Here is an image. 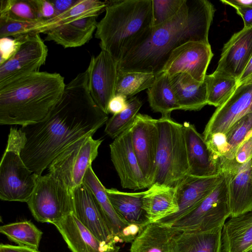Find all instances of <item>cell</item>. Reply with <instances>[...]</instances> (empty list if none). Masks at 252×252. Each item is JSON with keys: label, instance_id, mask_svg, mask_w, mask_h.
I'll return each mask as SVG.
<instances>
[{"label": "cell", "instance_id": "obj_35", "mask_svg": "<svg viewBox=\"0 0 252 252\" xmlns=\"http://www.w3.org/2000/svg\"><path fill=\"white\" fill-rule=\"evenodd\" d=\"M142 104V102L137 96L128 99L125 109L113 115L108 119L106 123L105 133L115 139L129 128L135 121Z\"/></svg>", "mask_w": 252, "mask_h": 252}, {"label": "cell", "instance_id": "obj_3", "mask_svg": "<svg viewBox=\"0 0 252 252\" xmlns=\"http://www.w3.org/2000/svg\"><path fill=\"white\" fill-rule=\"evenodd\" d=\"M65 84L60 73H31L0 87V124L32 125L42 120L61 98Z\"/></svg>", "mask_w": 252, "mask_h": 252}, {"label": "cell", "instance_id": "obj_6", "mask_svg": "<svg viewBox=\"0 0 252 252\" xmlns=\"http://www.w3.org/2000/svg\"><path fill=\"white\" fill-rule=\"evenodd\" d=\"M24 134L11 127L0 163V198L3 201L27 202L35 187L38 175L26 165L21 156Z\"/></svg>", "mask_w": 252, "mask_h": 252}, {"label": "cell", "instance_id": "obj_40", "mask_svg": "<svg viewBox=\"0 0 252 252\" xmlns=\"http://www.w3.org/2000/svg\"><path fill=\"white\" fill-rule=\"evenodd\" d=\"M204 139L209 149L217 159L227 152L228 145L225 134L216 133Z\"/></svg>", "mask_w": 252, "mask_h": 252}, {"label": "cell", "instance_id": "obj_2", "mask_svg": "<svg viewBox=\"0 0 252 252\" xmlns=\"http://www.w3.org/2000/svg\"><path fill=\"white\" fill-rule=\"evenodd\" d=\"M215 8L207 0H186L170 19L152 27L118 63V71L141 72L157 75L172 52L189 41L209 43V31Z\"/></svg>", "mask_w": 252, "mask_h": 252}, {"label": "cell", "instance_id": "obj_17", "mask_svg": "<svg viewBox=\"0 0 252 252\" xmlns=\"http://www.w3.org/2000/svg\"><path fill=\"white\" fill-rule=\"evenodd\" d=\"M83 184L94 195L104 221L116 243H132L144 227L129 223L118 215L108 198L106 188L95 175L92 166L87 170Z\"/></svg>", "mask_w": 252, "mask_h": 252}, {"label": "cell", "instance_id": "obj_36", "mask_svg": "<svg viewBox=\"0 0 252 252\" xmlns=\"http://www.w3.org/2000/svg\"><path fill=\"white\" fill-rule=\"evenodd\" d=\"M0 19L21 21L39 19L35 0H0Z\"/></svg>", "mask_w": 252, "mask_h": 252}, {"label": "cell", "instance_id": "obj_43", "mask_svg": "<svg viewBox=\"0 0 252 252\" xmlns=\"http://www.w3.org/2000/svg\"><path fill=\"white\" fill-rule=\"evenodd\" d=\"M39 19L48 20L57 15L51 0H35Z\"/></svg>", "mask_w": 252, "mask_h": 252}, {"label": "cell", "instance_id": "obj_16", "mask_svg": "<svg viewBox=\"0 0 252 252\" xmlns=\"http://www.w3.org/2000/svg\"><path fill=\"white\" fill-rule=\"evenodd\" d=\"M111 161L124 189L139 190L148 188L134 153L130 127L110 144Z\"/></svg>", "mask_w": 252, "mask_h": 252}, {"label": "cell", "instance_id": "obj_9", "mask_svg": "<svg viewBox=\"0 0 252 252\" xmlns=\"http://www.w3.org/2000/svg\"><path fill=\"white\" fill-rule=\"evenodd\" d=\"M223 173V178L212 192L172 227L180 231H207L223 227L230 217L227 178Z\"/></svg>", "mask_w": 252, "mask_h": 252}, {"label": "cell", "instance_id": "obj_44", "mask_svg": "<svg viewBox=\"0 0 252 252\" xmlns=\"http://www.w3.org/2000/svg\"><path fill=\"white\" fill-rule=\"evenodd\" d=\"M127 99L121 95H115L110 100L108 106V113L118 114L127 106Z\"/></svg>", "mask_w": 252, "mask_h": 252}, {"label": "cell", "instance_id": "obj_22", "mask_svg": "<svg viewBox=\"0 0 252 252\" xmlns=\"http://www.w3.org/2000/svg\"><path fill=\"white\" fill-rule=\"evenodd\" d=\"M252 56V28H243L224 45L216 70L239 80Z\"/></svg>", "mask_w": 252, "mask_h": 252}, {"label": "cell", "instance_id": "obj_20", "mask_svg": "<svg viewBox=\"0 0 252 252\" xmlns=\"http://www.w3.org/2000/svg\"><path fill=\"white\" fill-rule=\"evenodd\" d=\"M71 190L75 216L100 241L117 244L90 190L82 184Z\"/></svg>", "mask_w": 252, "mask_h": 252}, {"label": "cell", "instance_id": "obj_1", "mask_svg": "<svg viewBox=\"0 0 252 252\" xmlns=\"http://www.w3.org/2000/svg\"><path fill=\"white\" fill-rule=\"evenodd\" d=\"M88 80L86 69L65 85L61 98L45 118L20 128L25 137L21 158L36 175H41L69 145L93 136L108 120L92 97Z\"/></svg>", "mask_w": 252, "mask_h": 252}, {"label": "cell", "instance_id": "obj_39", "mask_svg": "<svg viewBox=\"0 0 252 252\" xmlns=\"http://www.w3.org/2000/svg\"><path fill=\"white\" fill-rule=\"evenodd\" d=\"M186 0H152V27L167 21L179 11Z\"/></svg>", "mask_w": 252, "mask_h": 252}, {"label": "cell", "instance_id": "obj_48", "mask_svg": "<svg viewBox=\"0 0 252 252\" xmlns=\"http://www.w3.org/2000/svg\"><path fill=\"white\" fill-rule=\"evenodd\" d=\"M252 78V56L243 74L238 80V84Z\"/></svg>", "mask_w": 252, "mask_h": 252}, {"label": "cell", "instance_id": "obj_45", "mask_svg": "<svg viewBox=\"0 0 252 252\" xmlns=\"http://www.w3.org/2000/svg\"><path fill=\"white\" fill-rule=\"evenodd\" d=\"M243 19L245 28H252V7L230 4Z\"/></svg>", "mask_w": 252, "mask_h": 252}, {"label": "cell", "instance_id": "obj_5", "mask_svg": "<svg viewBox=\"0 0 252 252\" xmlns=\"http://www.w3.org/2000/svg\"><path fill=\"white\" fill-rule=\"evenodd\" d=\"M157 125L159 138L152 185L177 188L189 172L183 125L170 116H161Z\"/></svg>", "mask_w": 252, "mask_h": 252}, {"label": "cell", "instance_id": "obj_14", "mask_svg": "<svg viewBox=\"0 0 252 252\" xmlns=\"http://www.w3.org/2000/svg\"><path fill=\"white\" fill-rule=\"evenodd\" d=\"M87 70L91 95L97 105L108 114V104L115 94L117 63L110 54L101 50L96 56L92 57Z\"/></svg>", "mask_w": 252, "mask_h": 252}, {"label": "cell", "instance_id": "obj_23", "mask_svg": "<svg viewBox=\"0 0 252 252\" xmlns=\"http://www.w3.org/2000/svg\"><path fill=\"white\" fill-rule=\"evenodd\" d=\"M143 209L148 224L176 214L179 210L177 188L152 185L144 191Z\"/></svg>", "mask_w": 252, "mask_h": 252}, {"label": "cell", "instance_id": "obj_7", "mask_svg": "<svg viewBox=\"0 0 252 252\" xmlns=\"http://www.w3.org/2000/svg\"><path fill=\"white\" fill-rule=\"evenodd\" d=\"M38 222L56 223L73 212L71 190L49 173L38 176L27 202Z\"/></svg>", "mask_w": 252, "mask_h": 252}, {"label": "cell", "instance_id": "obj_47", "mask_svg": "<svg viewBox=\"0 0 252 252\" xmlns=\"http://www.w3.org/2000/svg\"><path fill=\"white\" fill-rule=\"evenodd\" d=\"M57 15L62 13L70 8L76 1L75 0H51Z\"/></svg>", "mask_w": 252, "mask_h": 252}, {"label": "cell", "instance_id": "obj_24", "mask_svg": "<svg viewBox=\"0 0 252 252\" xmlns=\"http://www.w3.org/2000/svg\"><path fill=\"white\" fill-rule=\"evenodd\" d=\"M97 17L90 16L61 25L46 32L45 40L53 41L64 48L80 47L92 38Z\"/></svg>", "mask_w": 252, "mask_h": 252}, {"label": "cell", "instance_id": "obj_15", "mask_svg": "<svg viewBox=\"0 0 252 252\" xmlns=\"http://www.w3.org/2000/svg\"><path fill=\"white\" fill-rule=\"evenodd\" d=\"M213 56L210 43L189 41L172 52L162 72L170 76L186 73L198 81L204 82Z\"/></svg>", "mask_w": 252, "mask_h": 252}, {"label": "cell", "instance_id": "obj_28", "mask_svg": "<svg viewBox=\"0 0 252 252\" xmlns=\"http://www.w3.org/2000/svg\"><path fill=\"white\" fill-rule=\"evenodd\" d=\"M222 228L207 231H179L174 238V252H221Z\"/></svg>", "mask_w": 252, "mask_h": 252}, {"label": "cell", "instance_id": "obj_19", "mask_svg": "<svg viewBox=\"0 0 252 252\" xmlns=\"http://www.w3.org/2000/svg\"><path fill=\"white\" fill-rule=\"evenodd\" d=\"M182 125L189 165L188 176L206 178L220 175L219 159L210 151L203 135L193 125L187 122Z\"/></svg>", "mask_w": 252, "mask_h": 252}, {"label": "cell", "instance_id": "obj_31", "mask_svg": "<svg viewBox=\"0 0 252 252\" xmlns=\"http://www.w3.org/2000/svg\"><path fill=\"white\" fill-rule=\"evenodd\" d=\"M108 0H77L66 11L46 20L47 32L61 25L90 16H98L105 10Z\"/></svg>", "mask_w": 252, "mask_h": 252}, {"label": "cell", "instance_id": "obj_4", "mask_svg": "<svg viewBox=\"0 0 252 252\" xmlns=\"http://www.w3.org/2000/svg\"><path fill=\"white\" fill-rule=\"evenodd\" d=\"M94 34L117 64L152 27V0H108Z\"/></svg>", "mask_w": 252, "mask_h": 252}, {"label": "cell", "instance_id": "obj_13", "mask_svg": "<svg viewBox=\"0 0 252 252\" xmlns=\"http://www.w3.org/2000/svg\"><path fill=\"white\" fill-rule=\"evenodd\" d=\"M130 129L133 148L149 188L153 184L158 144L157 119L138 113Z\"/></svg>", "mask_w": 252, "mask_h": 252}, {"label": "cell", "instance_id": "obj_33", "mask_svg": "<svg viewBox=\"0 0 252 252\" xmlns=\"http://www.w3.org/2000/svg\"><path fill=\"white\" fill-rule=\"evenodd\" d=\"M0 232L18 246L38 250L42 232L29 220L11 223L0 227Z\"/></svg>", "mask_w": 252, "mask_h": 252}, {"label": "cell", "instance_id": "obj_11", "mask_svg": "<svg viewBox=\"0 0 252 252\" xmlns=\"http://www.w3.org/2000/svg\"><path fill=\"white\" fill-rule=\"evenodd\" d=\"M250 113H252V78L238 84L230 97L217 107L205 127L204 138L216 133L226 134Z\"/></svg>", "mask_w": 252, "mask_h": 252}, {"label": "cell", "instance_id": "obj_30", "mask_svg": "<svg viewBox=\"0 0 252 252\" xmlns=\"http://www.w3.org/2000/svg\"><path fill=\"white\" fill-rule=\"evenodd\" d=\"M148 100L155 112L161 116H170L171 112L181 110L170 82V76L165 72L156 75L152 86L147 89Z\"/></svg>", "mask_w": 252, "mask_h": 252}, {"label": "cell", "instance_id": "obj_38", "mask_svg": "<svg viewBox=\"0 0 252 252\" xmlns=\"http://www.w3.org/2000/svg\"><path fill=\"white\" fill-rule=\"evenodd\" d=\"M42 24V19L32 21L0 19V38L9 36L20 38L28 35L40 34Z\"/></svg>", "mask_w": 252, "mask_h": 252}, {"label": "cell", "instance_id": "obj_10", "mask_svg": "<svg viewBox=\"0 0 252 252\" xmlns=\"http://www.w3.org/2000/svg\"><path fill=\"white\" fill-rule=\"evenodd\" d=\"M39 34L22 37L17 51L0 65V87L23 76L38 71L45 64L48 49Z\"/></svg>", "mask_w": 252, "mask_h": 252}, {"label": "cell", "instance_id": "obj_12", "mask_svg": "<svg viewBox=\"0 0 252 252\" xmlns=\"http://www.w3.org/2000/svg\"><path fill=\"white\" fill-rule=\"evenodd\" d=\"M220 171L227 178L230 217L252 211V158L244 164L219 158Z\"/></svg>", "mask_w": 252, "mask_h": 252}, {"label": "cell", "instance_id": "obj_8", "mask_svg": "<svg viewBox=\"0 0 252 252\" xmlns=\"http://www.w3.org/2000/svg\"><path fill=\"white\" fill-rule=\"evenodd\" d=\"M102 140L82 137L61 152L49 166V173L72 190L83 184L84 176L98 155Z\"/></svg>", "mask_w": 252, "mask_h": 252}, {"label": "cell", "instance_id": "obj_27", "mask_svg": "<svg viewBox=\"0 0 252 252\" xmlns=\"http://www.w3.org/2000/svg\"><path fill=\"white\" fill-rule=\"evenodd\" d=\"M170 82L181 110L198 111L207 105L205 83L199 82L186 73L170 76Z\"/></svg>", "mask_w": 252, "mask_h": 252}, {"label": "cell", "instance_id": "obj_29", "mask_svg": "<svg viewBox=\"0 0 252 252\" xmlns=\"http://www.w3.org/2000/svg\"><path fill=\"white\" fill-rule=\"evenodd\" d=\"M108 198L118 215L131 224L145 227L148 220L143 209L144 191L127 192L116 189H106Z\"/></svg>", "mask_w": 252, "mask_h": 252}, {"label": "cell", "instance_id": "obj_37", "mask_svg": "<svg viewBox=\"0 0 252 252\" xmlns=\"http://www.w3.org/2000/svg\"><path fill=\"white\" fill-rule=\"evenodd\" d=\"M252 132V113H250L237 121L225 134L228 150L221 157L226 160H233L239 146Z\"/></svg>", "mask_w": 252, "mask_h": 252}, {"label": "cell", "instance_id": "obj_21", "mask_svg": "<svg viewBox=\"0 0 252 252\" xmlns=\"http://www.w3.org/2000/svg\"><path fill=\"white\" fill-rule=\"evenodd\" d=\"M72 252H119L114 243L100 241L72 213L53 224Z\"/></svg>", "mask_w": 252, "mask_h": 252}, {"label": "cell", "instance_id": "obj_25", "mask_svg": "<svg viewBox=\"0 0 252 252\" xmlns=\"http://www.w3.org/2000/svg\"><path fill=\"white\" fill-rule=\"evenodd\" d=\"M221 252L252 251V211L231 218L221 230Z\"/></svg>", "mask_w": 252, "mask_h": 252}, {"label": "cell", "instance_id": "obj_26", "mask_svg": "<svg viewBox=\"0 0 252 252\" xmlns=\"http://www.w3.org/2000/svg\"><path fill=\"white\" fill-rule=\"evenodd\" d=\"M178 231L172 226L150 223L132 242L129 252H174V238Z\"/></svg>", "mask_w": 252, "mask_h": 252}, {"label": "cell", "instance_id": "obj_18", "mask_svg": "<svg viewBox=\"0 0 252 252\" xmlns=\"http://www.w3.org/2000/svg\"><path fill=\"white\" fill-rule=\"evenodd\" d=\"M220 175L206 178L188 176L177 187L178 211L158 222L171 226L176 221L197 206L215 189L224 177Z\"/></svg>", "mask_w": 252, "mask_h": 252}, {"label": "cell", "instance_id": "obj_49", "mask_svg": "<svg viewBox=\"0 0 252 252\" xmlns=\"http://www.w3.org/2000/svg\"><path fill=\"white\" fill-rule=\"evenodd\" d=\"M220 1L227 5L233 4L238 6L252 7V0H221Z\"/></svg>", "mask_w": 252, "mask_h": 252}, {"label": "cell", "instance_id": "obj_34", "mask_svg": "<svg viewBox=\"0 0 252 252\" xmlns=\"http://www.w3.org/2000/svg\"><path fill=\"white\" fill-rule=\"evenodd\" d=\"M155 78L156 75L150 73L118 71L115 95H121L128 99L150 88Z\"/></svg>", "mask_w": 252, "mask_h": 252}, {"label": "cell", "instance_id": "obj_46", "mask_svg": "<svg viewBox=\"0 0 252 252\" xmlns=\"http://www.w3.org/2000/svg\"><path fill=\"white\" fill-rule=\"evenodd\" d=\"M0 252H40L38 250L27 247L14 246L9 244L0 245Z\"/></svg>", "mask_w": 252, "mask_h": 252}, {"label": "cell", "instance_id": "obj_32", "mask_svg": "<svg viewBox=\"0 0 252 252\" xmlns=\"http://www.w3.org/2000/svg\"><path fill=\"white\" fill-rule=\"evenodd\" d=\"M204 82L207 90V104L218 107L231 95L238 80L227 73L215 70L205 76Z\"/></svg>", "mask_w": 252, "mask_h": 252}, {"label": "cell", "instance_id": "obj_42", "mask_svg": "<svg viewBox=\"0 0 252 252\" xmlns=\"http://www.w3.org/2000/svg\"><path fill=\"white\" fill-rule=\"evenodd\" d=\"M252 158V132L238 148L234 160L238 164L246 163Z\"/></svg>", "mask_w": 252, "mask_h": 252}, {"label": "cell", "instance_id": "obj_41", "mask_svg": "<svg viewBox=\"0 0 252 252\" xmlns=\"http://www.w3.org/2000/svg\"><path fill=\"white\" fill-rule=\"evenodd\" d=\"M22 41V37L0 38V65L10 59L17 51Z\"/></svg>", "mask_w": 252, "mask_h": 252}]
</instances>
